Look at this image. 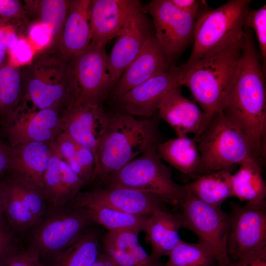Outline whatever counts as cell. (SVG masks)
Returning <instances> with one entry per match:
<instances>
[{"label":"cell","instance_id":"obj_3","mask_svg":"<svg viewBox=\"0 0 266 266\" xmlns=\"http://www.w3.org/2000/svg\"><path fill=\"white\" fill-rule=\"evenodd\" d=\"M162 141L157 120L123 113L109 114L105 137L96 157L94 179L104 181Z\"/></svg>","mask_w":266,"mask_h":266},{"label":"cell","instance_id":"obj_49","mask_svg":"<svg viewBox=\"0 0 266 266\" xmlns=\"http://www.w3.org/2000/svg\"><path fill=\"white\" fill-rule=\"evenodd\" d=\"M3 215V211L2 207V186L1 182H0V222H1Z\"/></svg>","mask_w":266,"mask_h":266},{"label":"cell","instance_id":"obj_10","mask_svg":"<svg viewBox=\"0 0 266 266\" xmlns=\"http://www.w3.org/2000/svg\"><path fill=\"white\" fill-rule=\"evenodd\" d=\"M61 112L54 108L38 109L22 99L0 121L1 132L10 147L33 142H50L62 133Z\"/></svg>","mask_w":266,"mask_h":266},{"label":"cell","instance_id":"obj_2","mask_svg":"<svg viewBox=\"0 0 266 266\" xmlns=\"http://www.w3.org/2000/svg\"><path fill=\"white\" fill-rule=\"evenodd\" d=\"M242 41L192 63L173 66L181 86L190 91L205 115L206 124L226 105L236 75Z\"/></svg>","mask_w":266,"mask_h":266},{"label":"cell","instance_id":"obj_8","mask_svg":"<svg viewBox=\"0 0 266 266\" xmlns=\"http://www.w3.org/2000/svg\"><path fill=\"white\" fill-rule=\"evenodd\" d=\"M183 228L194 233L213 255L217 266H229L227 242L230 217L220 207L209 205L189 193L182 205Z\"/></svg>","mask_w":266,"mask_h":266},{"label":"cell","instance_id":"obj_39","mask_svg":"<svg viewBox=\"0 0 266 266\" xmlns=\"http://www.w3.org/2000/svg\"><path fill=\"white\" fill-rule=\"evenodd\" d=\"M13 237L9 230L0 222V266H7L18 252Z\"/></svg>","mask_w":266,"mask_h":266},{"label":"cell","instance_id":"obj_6","mask_svg":"<svg viewBox=\"0 0 266 266\" xmlns=\"http://www.w3.org/2000/svg\"><path fill=\"white\" fill-rule=\"evenodd\" d=\"M152 146L103 181L108 186L124 187L153 194L164 203L181 206L187 195L185 185L175 183L170 168Z\"/></svg>","mask_w":266,"mask_h":266},{"label":"cell","instance_id":"obj_36","mask_svg":"<svg viewBox=\"0 0 266 266\" xmlns=\"http://www.w3.org/2000/svg\"><path fill=\"white\" fill-rule=\"evenodd\" d=\"M244 27L252 29L257 37L260 50L263 70L266 65V5L257 9L247 10L244 22Z\"/></svg>","mask_w":266,"mask_h":266},{"label":"cell","instance_id":"obj_16","mask_svg":"<svg viewBox=\"0 0 266 266\" xmlns=\"http://www.w3.org/2000/svg\"><path fill=\"white\" fill-rule=\"evenodd\" d=\"M60 118L62 132L96 157L106 133L109 114L100 105L74 104L63 110Z\"/></svg>","mask_w":266,"mask_h":266},{"label":"cell","instance_id":"obj_48","mask_svg":"<svg viewBox=\"0 0 266 266\" xmlns=\"http://www.w3.org/2000/svg\"><path fill=\"white\" fill-rule=\"evenodd\" d=\"M8 53L0 50V67L6 64H9L8 62Z\"/></svg>","mask_w":266,"mask_h":266},{"label":"cell","instance_id":"obj_1","mask_svg":"<svg viewBox=\"0 0 266 266\" xmlns=\"http://www.w3.org/2000/svg\"><path fill=\"white\" fill-rule=\"evenodd\" d=\"M261 61L251 32L245 28L236 75L223 112L262 162L266 154V90Z\"/></svg>","mask_w":266,"mask_h":266},{"label":"cell","instance_id":"obj_31","mask_svg":"<svg viewBox=\"0 0 266 266\" xmlns=\"http://www.w3.org/2000/svg\"><path fill=\"white\" fill-rule=\"evenodd\" d=\"M83 208L87 210L90 218L102 225L109 232L132 230L144 232L149 216L137 215L124 212L110 207L89 205Z\"/></svg>","mask_w":266,"mask_h":266},{"label":"cell","instance_id":"obj_9","mask_svg":"<svg viewBox=\"0 0 266 266\" xmlns=\"http://www.w3.org/2000/svg\"><path fill=\"white\" fill-rule=\"evenodd\" d=\"M68 73L75 91V104L100 106L112 89L105 47L94 42L69 61Z\"/></svg>","mask_w":266,"mask_h":266},{"label":"cell","instance_id":"obj_32","mask_svg":"<svg viewBox=\"0 0 266 266\" xmlns=\"http://www.w3.org/2000/svg\"><path fill=\"white\" fill-rule=\"evenodd\" d=\"M1 183L3 214L10 225L20 230L36 226L38 222L20 198L10 178Z\"/></svg>","mask_w":266,"mask_h":266},{"label":"cell","instance_id":"obj_30","mask_svg":"<svg viewBox=\"0 0 266 266\" xmlns=\"http://www.w3.org/2000/svg\"><path fill=\"white\" fill-rule=\"evenodd\" d=\"M101 252L98 236L83 233L75 241L53 255L51 266H92Z\"/></svg>","mask_w":266,"mask_h":266},{"label":"cell","instance_id":"obj_40","mask_svg":"<svg viewBox=\"0 0 266 266\" xmlns=\"http://www.w3.org/2000/svg\"><path fill=\"white\" fill-rule=\"evenodd\" d=\"M8 52L12 59L20 64L27 65L33 59L32 46L24 37H20L15 45Z\"/></svg>","mask_w":266,"mask_h":266},{"label":"cell","instance_id":"obj_18","mask_svg":"<svg viewBox=\"0 0 266 266\" xmlns=\"http://www.w3.org/2000/svg\"><path fill=\"white\" fill-rule=\"evenodd\" d=\"M172 62L153 33L115 84L114 97L118 99L134 87L168 70L173 66Z\"/></svg>","mask_w":266,"mask_h":266},{"label":"cell","instance_id":"obj_19","mask_svg":"<svg viewBox=\"0 0 266 266\" xmlns=\"http://www.w3.org/2000/svg\"><path fill=\"white\" fill-rule=\"evenodd\" d=\"M91 0H70L66 18L56 41L48 46L70 61L91 43Z\"/></svg>","mask_w":266,"mask_h":266},{"label":"cell","instance_id":"obj_14","mask_svg":"<svg viewBox=\"0 0 266 266\" xmlns=\"http://www.w3.org/2000/svg\"><path fill=\"white\" fill-rule=\"evenodd\" d=\"M137 0H91V42L102 46L125 32L143 11Z\"/></svg>","mask_w":266,"mask_h":266},{"label":"cell","instance_id":"obj_26","mask_svg":"<svg viewBox=\"0 0 266 266\" xmlns=\"http://www.w3.org/2000/svg\"><path fill=\"white\" fill-rule=\"evenodd\" d=\"M185 187L188 193L214 207H220L225 200L233 197L232 173L229 169L198 176Z\"/></svg>","mask_w":266,"mask_h":266},{"label":"cell","instance_id":"obj_24","mask_svg":"<svg viewBox=\"0 0 266 266\" xmlns=\"http://www.w3.org/2000/svg\"><path fill=\"white\" fill-rule=\"evenodd\" d=\"M183 228L181 215L158 209L150 215L146 220L144 232L152 248L151 256L157 260L168 256L181 240L179 231Z\"/></svg>","mask_w":266,"mask_h":266},{"label":"cell","instance_id":"obj_22","mask_svg":"<svg viewBox=\"0 0 266 266\" xmlns=\"http://www.w3.org/2000/svg\"><path fill=\"white\" fill-rule=\"evenodd\" d=\"M159 117L175 131L177 137L198 135L206 124L203 112L195 101L182 95L180 87L170 92L158 110Z\"/></svg>","mask_w":266,"mask_h":266},{"label":"cell","instance_id":"obj_37","mask_svg":"<svg viewBox=\"0 0 266 266\" xmlns=\"http://www.w3.org/2000/svg\"><path fill=\"white\" fill-rule=\"evenodd\" d=\"M4 24L12 25L20 32H27L31 24L22 1L0 0V25Z\"/></svg>","mask_w":266,"mask_h":266},{"label":"cell","instance_id":"obj_13","mask_svg":"<svg viewBox=\"0 0 266 266\" xmlns=\"http://www.w3.org/2000/svg\"><path fill=\"white\" fill-rule=\"evenodd\" d=\"M231 206L227 249L231 262H234L266 247V202Z\"/></svg>","mask_w":266,"mask_h":266},{"label":"cell","instance_id":"obj_33","mask_svg":"<svg viewBox=\"0 0 266 266\" xmlns=\"http://www.w3.org/2000/svg\"><path fill=\"white\" fill-rule=\"evenodd\" d=\"M23 92L20 68L9 64L0 67V121L22 101Z\"/></svg>","mask_w":266,"mask_h":266},{"label":"cell","instance_id":"obj_5","mask_svg":"<svg viewBox=\"0 0 266 266\" xmlns=\"http://www.w3.org/2000/svg\"><path fill=\"white\" fill-rule=\"evenodd\" d=\"M250 0H231L214 9H200L196 17L192 63L240 42Z\"/></svg>","mask_w":266,"mask_h":266},{"label":"cell","instance_id":"obj_47","mask_svg":"<svg viewBox=\"0 0 266 266\" xmlns=\"http://www.w3.org/2000/svg\"><path fill=\"white\" fill-rule=\"evenodd\" d=\"M92 266H115L101 252Z\"/></svg>","mask_w":266,"mask_h":266},{"label":"cell","instance_id":"obj_23","mask_svg":"<svg viewBox=\"0 0 266 266\" xmlns=\"http://www.w3.org/2000/svg\"><path fill=\"white\" fill-rule=\"evenodd\" d=\"M138 234L132 230L108 232L103 238L101 252L115 266H163L141 246Z\"/></svg>","mask_w":266,"mask_h":266},{"label":"cell","instance_id":"obj_43","mask_svg":"<svg viewBox=\"0 0 266 266\" xmlns=\"http://www.w3.org/2000/svg\"><path fill=\"white\" fill-rule=\"evenodd\" d=\"M17 29L10 25H0V50L8 53L20 37Z\"/></svg>","mask_w":266,"mask_h":266},{"label":"cell","instance_id":"obj_35","mask_svg":"<svg viewBox=\"0 0 266 266\" xmlns=\"http://www.w3.org/2000/svg\"><path fill=\"white\" fill-rule=\"evenodd\" d=\"M163 266H213L216 263L211 252L203 244L181 240L168 256Z\"/></svg>","mask_w":266,"mask_h":266},{"label":"cell","instance_id":"obj_41","mask_svg":"<svg viewBox=\"0 0 266 266\" xmlns=\"http://www.w3.org/2000/svg\"><path fill=\"white\" fill-rule=\"evenodd\" d=\"M40 258L39 254L30 247L27 250L18 251L7 266H44Z\"/></svg>","mask_w":266,"mask_h":266},{"label":"cell","instance_id":"obj_20","mask_svg":"<svg viewBox=\"0 0 266 266\" xmlns=\"http://www.w3.org/2000/svg\"><path fill=\"white\" fill-rule=\"evenodd\" d=\"M152 33L150 23L143 11L135 16L128 29L117 37L108 56V73L112 88Z\"/></svg>","mask_w":266,"mask_h":266},{"label":"cell","instance_id":"obj_21","mask_svg":"<svg viewBox=\"0 0 266 266\" xmlns=\"http://www.w3.org/2000/svg\"><path fill=\"white\" fill-rule=\"evenodd\" d=\"M50 143L33 142L11 147L8 171L12 176L42 194L43 177L50 156Z\"/></svg>","mask_w":266,"mask_h":266},{"label":"cell","instance_id":"obj_7","mask_svg":"<svg viewBox=\"0 0 266 266\" xmlns=\"http://www.w3.org/2000/svg\"><path fill=\"white\" fill-rule=\"evenodd\" d=\"M194 138L198 144L201 161L197 176L219 170L230 169L234 165H240L248 159H257L245 136L230 122L223 111L213 115Z\"/></svg>","mask_w":266,"mask_h":266},{"label":"cell","instance_id":"obj_45","mask_svg":"<svg viewBox=\"0 0 266 266\" xmlns=\"http://www.w3.org/2000/svg\"><path fill=\"white\" fill-rule=\"evenodd\" d=\"M171 2L180 10L197 16L202 3L197 0H170Z\"/></svg>","mask_w":266,"mask_h":266},{"label":"cell","instance_id":"obj_34","mask_svg":"<svg viewBox=\"0 0 266 266\" xmlns=\"http://www.w3.org/2000/svg\"><path fill=\"white\" fill-rule=\"evenodd\" d=\"M50 156L43 177L42 194L53 210L63 207V181L60 168L62 157L55 139L49 144Z\"/></svg>","mask_w":266,"mask_h":266},{"label":"cell","instance_id":"obj_46","mask_svg":"<svg viewBox=\"0 0 266 266\" xmlns=\"http://www.w3.org/2000/svg\"><path fill=\"white\" fill-rule=\"evenodd\" d=\"M11 155V148L0 138V175L9 170Z\"/></svg>","mask_w":266,"mask_h":266},{"label":"cell","instance_id":"obj_15","mask_svg":"<svg viewBox=\"0 0 266 266\" xmlns=\"http://www.w3.org/2000/svg\"><path fill=\"white\" fill-rule=\"evenodd\" d=\"M69 203L72 207L84 208L89 205H98L129 214L149 216L158 209H164V203L150 193L108 185L103 189L80 192Z\"/></svg>","mask_w":266,"mask_h":266},{"label":"cell","instance_id":"obj_4","mask_svg":"<svg viewBox=\"0 0 266 266\" xmlns=\"http://www.w3.org/2000/svg\"><path fill=\"white\" fill-rule=\"evenodd\" d=\"M69 61L48 46L20 68L23 99L38 109L61 111L76 102L68 73Z\"/></svg>","mask_w":266,"mask_h":266},{"label":"cell","instance_id":"obj_42","mask_svg":"<svg viewBox=\"0 0 266 266\" xmlns=\"http://www.w3.org/2000/svg\"><path fill=\"white\" fill-rule=\"evenodd\" d=\"M27 32L31 40L38 47L46 48L51 43V36L49 31L39 24H31Z\"/></svg>","mask_w":266,"mask_h":266},{"label":"cell","instance_id":"obj_25","mask_svg":"<svg viewBox=\"0 0 266 266\" xmlns=\"http://www.w3.org/2000/svg\"><path fill=\"white\" fill-rule=\"evenodd\" d=\"M156 150L162 158L184 174L198 175L201 157L196 141L188 136L161 141Z\"/></svg>","mask_w":266,"mask_h":266},{"label":"cell","instance_id":"obj_27","mask_svg":"<svg viewBox=\"0 0 266 266\" xmlns=\"http://www.w3.org/2000/svg\"><path fill=\"white\" fill-rule=\"evenodd\" d=\"M232 187L233 197L241 201L252 204L265 202L266 186L261 163L251 158L241 163L232 174Z\"/></svg>","mask_w":266,"mask_h":266},{"label":"cell","instance_id":"obj_44","mask_svg":"<svg viewBox=\"0 0 266 266\" xmlns=\"http://www.w3.org/2000/svg\"><path fill=\"white\" fill-rule=\"evenodd\" d=\"M229 266H266V247L244 255Z\"/></svg>","mask_w":266,"mask_h":266},{"label":"cell","instance_id":"obj_28","mask_svg":"<svg viewBox=\"0 0 266 266\" xmlns=\"http://www.w3.org/2000/svg\"><path fill=\"white\" fill-rule=\"evenodd\" d=\"M22 3L30 24L44 27L51 36V44L54 42L65 23L70 0H24Z\"/></svg>","mask_w":266,"mask_h":266},{"label":"cell","instance_id":"obj_38","mask_svg":"<svg viewBox=\"0 0 266 266\" xmlns=\"http://www.w3.org/2000/svg\"><path fill=\"white\" fill-rule=\"evenodd\" d=\"M10 178L20 198L39 223L46 210V200L44 196L40 191L15 178L11 176Z\"/></svg>","mask_w":266,"mask_h":266},{"label":"cell","instance_id":"obj_17","mask_svg":"<svg viewBox=\"0 0 266 266\" xmlns=\"http://www.w3.org/2000/svg\"><path fill=\"white\" fill-rule=\"evenodd\" d=\"M173 65L132 88L117 99L122 112L149 118L158 111L164 98L171 91L181 87Z\"/></svg>","mask_w":266,"mask_h":266},{"label":"cell","instance_id":"obj_11","mask_svg":"<svg viewBox=\"0 0 266 266\" xmlns=\"http://www.w3.org/2000/svg\"><path fill=\"white\" fill-rule=\"evenodd\" d=\"M91 222L85 208L71 207L53 210L36 225L31 247L40 256L53 255L75 241Z\"/></svg>","mask_w":266,"mask_h":266},{"label":"cell","instance_id":"obj_12","mask_svg":"<svg viewBox=\"0 0 266 266\" xmlns=\"http://www.w3.org/2000/svg\"><path fill=\"white\" fill-rule=\"evenodd\" d=\"M153 19L155 36L172 62L193 41L196 16L177 8L170 0H153L143 6Z\"/></svg>","mask_w":266,"mask_h":266},{"label":"cell","instance_id":"obj_29","mask_svg":"<svg viewBox=\"0 0 266 266\" xmlns=\"http://www.w3.org/2000/svg\"><path fill=\"white\" fill-rule=\"evenodd\" d=\"M55 141L62 159L85 184L93 180L96 166L95 154L63 132Z\"/></svg>","mask_w":266,"mask_h":266}]
</instances>
